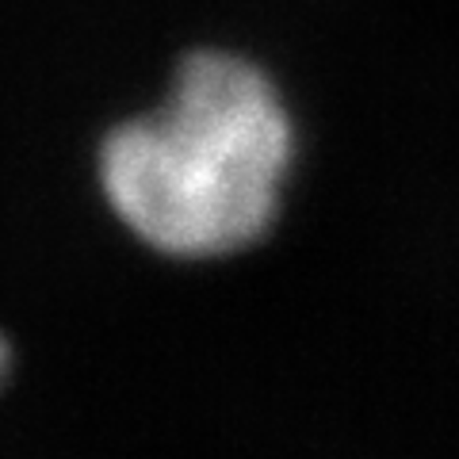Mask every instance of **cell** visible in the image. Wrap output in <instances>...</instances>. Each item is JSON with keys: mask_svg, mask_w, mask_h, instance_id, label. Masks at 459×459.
Masks as SVG:
<instances>
[{"mask_svg": "<svg viewBox=\"0 0 459 459\" xmlns=\"http://www.w3.org/2000/svg\"><path fill=\"white\" fill-rule=\"evenodd\" d=\"M291 165V119L253 62L222 50L177 65L161 111L131 119L100 146L111 211L172 256L253 246L276 219Z\"/></svg>", "mask_w": 459, "mask_h": 459, "instance_id": "obj_1", "label": "cell"}, {"mask_svg": "<svg viewBox=\"0 0 459 459\" xmlns=\"http://www.w3.org/2000/svg\"><path fill=\"white\" fill-rule=\"evenodd\" d=\"M4 376H8V344L0 337V383H4Z\"/></svg>", "mask_w": 459, "mask_h": 459, "instance_id": "obj_2", "label": "cell"}]
</instances>
